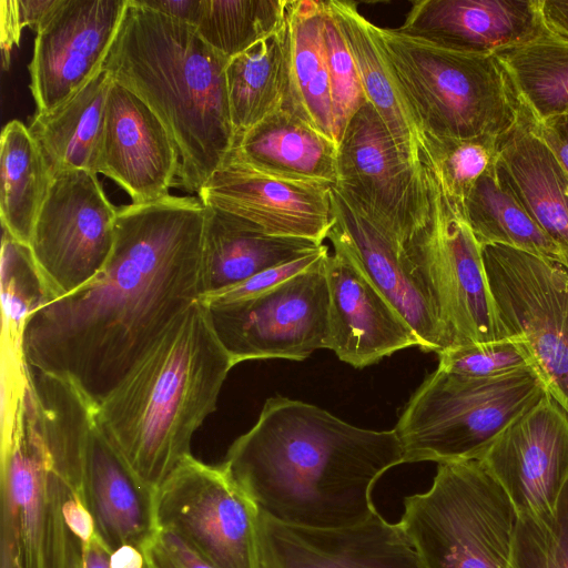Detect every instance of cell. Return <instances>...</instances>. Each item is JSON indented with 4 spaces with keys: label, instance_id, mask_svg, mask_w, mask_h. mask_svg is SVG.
<instances>
[{
    "label": "cell",
    "instance_id": "9",
    "mask_svg": "<svg viewBox=\"0 0 568 568\" xmlns=\"http://www.w3.org/2000/svg\"><path fill=\"white\" fill-rule=\"evenodd\" d=\"M333 222L326 239L344 248L408 322L424 352L453 345L434 225L426 216L406 237H394L332 189Z\"/></svg>",
    "mask_w": 568,
    "mask_h": 568
},
{
    "label": "cell",
    "instance_id": "2",
    "mask_svg": "<svg viewBox=\"0 0 568 568\" xmlns=\"http://www.w3.org/2000/svg\"><path fill=\"white\" fill-rule=\"evenodd\" d=\"M404 463L395 429L354 426L296 399L271 397L221 466L257 509L291 526L333 529L377 510L372 490Z\"/></svg>",
    "mask_w": 568,
    "mask_h": 568
},
{
    "label": "cell",
    "instance_id": "39",
    "mask_svg": "<svg viewBox=\"0 0 568 568\" xmlns=\"http://www.w3.org/2000/svg\"><path fill=\"white\" fill-rule=\"evenodd\" d=\"M437 355L438 368L474 378H493L534 368L524 345L513 337L452 345Z\"/></svg>",
    "mask_w": 568,
    "mask_h": 568
},
{
    "label": "cell",
    "instance_id": "14",
    "mask_svg": "<svg viewBox=\"0 0 568 568\" xmlns=\"http://www.w3.org/2000/svg\"><path fill=\"white\" fill-rule=\"evenodd\" d=\"M334 187L394 237L412 234L428 211L423 166L417 171L402 159L369 102L352 116L338 141Z\"/></svg>",
    "mask_w": 568,
    "mask_h": 568
},
{
    "label": "cell",
    "instance_id": "34",
    "mask_svg": "<svg viewBox=\"0 0 568 568\" xmlns=\"http://www.w3.org/2000/svg\"><path fill=\"white\" fill-rule=\"evenodd\" d=\"M288 0H193L186 21L214 50L232 58L276 32Z\"/></svg>",
    "mask_w": 568,
    "mask_h": 568
},
{
    "label": "cell",
    "instance_id": "35",
    "mask_svg": "<svg viewBox=\"0 0 568 568\" xmlns=\"http://www.w3.org/2000/svg\"><path fill=\"white\" fill-rule=\"evenodd\" d=\"M1 296L2 339L21 345L23 326L31 313L49 302L29 245L2 229Z\"/></svg>",
    "mask_w": 568,
    "mask_h": 568
},
{
    "label": "cell",
    "instance_id": "21",
    "mask_svg": "<svg viewBox=\"0 0 568 568\" xmlns=\"http://www.w3.org/2000/svg\"><path fill=\"white\" fill-rule=\"evenodd\" d=\"M325 262L328 286V349L357 368L420 341L403 315L351 255L333 245Z\"/></svg>",
    "mask_w": 568,
    "mask_h": 568
},
{
    "label": "cell",
    "instance_id": "32",
    "mask_svg": "<svg viewBox=\"0 0 568 568\" xmlns=\"http://www.w3.org/2000/svg\"><path fill=\"white\" fill-rule=\"evenodd\" d=\"M52 179L29 129L9 121L0 141V216L2 229L26 245Z\"/></svg>",
    "mask_w": 568,
    "mask_h": 568
},
{
    "label": "cell",
    "instance_id": "13",
    "mask_svg": "<svg viewBox=\"0 0 568 568\" xmlns=\"http://www.w3.org/2000/svg\"><path fill=\"white\" fill-rule=\"evenodd\" d=\"M159 528L215 568H257L258 509L224 468L186 457L155 490Z\"/></svg>",
    "mask_w": 568,
    "mask_h": 568
},
{
    "label": "cell",
    "instance_id": "22",
    "mask_svg": "<svg viewBox=\"0 0 568 568\" xmlns=\"http://www.w3.org/2000/svg\"><path fill=\"white\" fill-rule=\"evenodd\" d=\"M397 29L444 49L480 55L549 33L540 0H418Z\"/></svg>",
    "mask_w": 568,
    "mask_h": 568
},
{
    "label": "cell",
    "instance_id": "46",
    "mask_svg": "<svg viewBox=\"0 0 568 568\" xmlns=\"http://www.w3.org/2000/svg\"><path fill=\"white\" fill-rule=\"evenodd\" d=\"M111 550L95 534L91 541L84 547L83 568H110Z\"/></svg>",
    "mask_w": 568,
    "mask_h": 568
},
{
    "label": "cell",
    "instance_id": "23",
    "mask_svg": "<svg viewBox=\"0 0 568 568\" xmlns=\"http://www.w3.org/2000/svg\"><path fill=\"white\" fill-rule=\"evenodd\" d=\"M83 496L95 532L111 552L124 545L143 551L159 530L155 489L131 469L95 418L85 449Z\"/></svg>",
    "mask_w": 568,
    "mask_h": 568
},
{
    "label": "cell",
    "instance_id": "26",
    "mask_svg": "<svg viewBox=\"0 0 568 568\" xmlns=\"http://www.w3.org/2000/svg\"><path fill=\"white\" fill-rule=\"evenodd\" d=\"M496 171L534 221L568 256V179L525 113L500 139Z\"/></svg>",
    "mask_w": 568,
    "mask_h": 568
},
{
    "label": "cell",
    "instance_id": "12",
    "mask_svg": "<svg viewBox=\"0 0 568 568\" xmlns=\"http://www.w3.org/2000/svg\"><path fill=\"white\" fill-rule=\"evenodd\" d=\"M116 216L98 174L72 170L53 176L29 243L49 302L75 292L103 270Z\"/></svg>",
    "mask_w": 568,
    "mask_h": 568
},
{
    "label": "cell",
    "instance_id": "41",
    "mask_svg": "<svg viewBox=\"0 0 568 568\" xmlns=\"http://www.w3.org/2000/svg\"><path fill=\"white\" fill-rule=\"evenodd\" d=\"M55 2L57 0L0 1V38L4 69L10 65L12 48L19 45L22 30L28 27L37 31Z\"/></svg>",
    "mask_w": 568,
    "mask_h": 568
},
{
    "label": "cell",
    "instance_id": "38",
    "mask_svg": "<svg viewBox=\"0 0 568 568\" xmlns=\"http://www.w3.org/2000/svg\"><path fill=\"white\" fill-rule=\"evenodd\" d=\"M323 37L337 143L357 110L367 102L354 58L325 1Z\"/></svg>",
    "mask_w": 568,
    "mask_h": 568
},
{
    "label": "cell",
    "instance_id": "4",
    "mask_svg": "<svg viewBox=\"0 0 568 568\" xmlns=\"http://www.w3.org/2000/svg\"><path fill=\"white\" fill-rule=\"evenodd\" d=\"M227 61L194 27L129 0L103 63L163 122L179 152L178 179L191 193L200 192L234 143Z\"/></svg>",
    "mask_w": 568,
    "mask_h": 568
},
{
    "label": "cell",
    "instance_id": "5",
    "mask_svg": "<svg viewBox=\"0 0 568 568\" xmlns=\"http://www.w3.org/2000/svg\"><path fill=\"white\" fill-rule=\"evenodd\" d=\"M384 47L424 136L501 139L524 111L496 54L462 53L382 28Z\"/></svg>",
    "mask_w": 568,
    "mask_h": 568
},
{
    "label": "cell",
    "instance_id": "25",
    "mask_svg": "<svg viewBox=\"0 0 568 568\" xmlns=\"http://www.w3.org/2000/svg\"><path fill=\"white\" fill-rule=\"evenodd\" d=\"M338 144L282 106L235 139L226 159L263 174L335 185Z\"/></svg>",
    "mask_w": 568,
    "mask_h": 568
},
{
    "label": "cell",
    "instance_id": "45",
    "mask_svg": "<svg viewBox=\"0 0 568 568\" xmlns=\"http://www.w3.org/2000/svg\"><path fill=\"white\" fill-rule=\"evenodd\" d=\"M110 568H146L144 554L134 546H121L111 552Z\"/></svg>",
    "mask_w": 568,
    "mask_h": 568
},
{
    "label": "cell",
    "instance_id": "29",
    "mask_svg": "<svg viewBox=\"0 0 568 568\" xmlns=\"http://www.w3.org/2000/svg\"><path fill=\"white\" fill-rule=\"evenodd\" d=\"M324 12V1H287L288 92L284 108L337 143L323 37Z\"/></svg>",
    "mask_w": 568,
    "mask_h": 568
},
{
    "label": "cell",
    "instance_id": "8",
    "mask_svg": "<svg viewBox=\"0 0 568 568\" xmlns=\"http://www.w3.org/2000/svg\"><path fill=\"white\" fill-rule=\"evenodd\" d=\"M1 487L2 568H83L63 513L78 491L50 464L29 388L2 415Z\"/></svg>",
    "mask_w": 568,
    "mask_h": 568
},
{
    "label": "cell",
    "instance_id": "3",
    "mask_svg": "<svg viewBox=\"0 0 568 568\" xmlns=\"http://www.w3.org/2000/svg\"><path fill=\"white\" fill-rule=\"evenodd\" d=\"M233 366L201 298L94 409L95 422L131 469L156 490L192 455V437L216 409Z\"/></svg>",
    "mask_w": 568,
    "mask_h": 568
},
{
    "label": "cell",
    "instance_id": "6",
    "mask_svg": "<svg viewBox=\"0 0 568 568\" xmlns=\"http://www.w3.org/2000/svg\"><path fill=\"white\" fill-rule=\"evenodd\" d=\"M546 393L534 368L474 378L437 367L412 395L394 428L404 463L478 460Z\"/></svg>",
    "mask_w": 568,
    "mask_h": 568
},
{
    "label": "cell",
    "instance_id": "28",
    "mask_svg": "<svg viewBox=\"0 0 568 568\" xmlns=\"http://www.w3.org/2000/svg\"><path fill=\"white\" fill-rule=\"evenodd\" d=\"M112 78L103 68L55 109L37 112L30 125L52 178L64 171L99 174L105 102Z\"/></svg>",
    "mask_w": 568,
    "mask_h": 568
},
{
    "label": "cell",
    "instance_id": "44",
    "mask_svg": "<svg viewBox=\"0 0 568 568\" xmlns=\"http://www.w3.org/2000/svg\"><path fill=\"white\" fill-rule=\"evenodd\" d=\"M540 14L546 30L568 42V0H540Z\"/></svg>",
    "mask_w": 568,
    "mask_h": 568
},
{
    "label": "cell",
    "instance_id": "16",
    "mask_svg": "<svg viewBox=\"0 0 568 568\" xmlns=\"http://www.w3.org/2000/svg\"><path fill=\"white\" fill-rule=\"evenodd\" d=\"M518 517L549 519L568 483V414L546 393L478 459Z\"/></svg>",
    "mask_w": 568,
    "mask_h": 568
},
{
    "label": "cell",
    "instance_id": "27",
    "mask_svg": "<svg viewBox=\"0 0 568 568\" xmlns=\"http://www.w3.org/2000/svg\"><path fill=\"white\" fill-rule=\"evenodd\" d=\"M204 206V295L234 286L325 245L307 239L271 235L243 217Z\"/></svg>",
    "mask_w": 568,
    "mask_h": 568
},
{
    "label": "cell",
    "instance_id": "19",
    "mask_svg": "<svg viewBox=\"0 0 568 568\" xmlns=\"http://www.w3.org/2000/svg\"><path fill=\"white\" fill-rule=\"evenodd\" d=\"M422 164L453 345L506 338L486 277L481 245L436 172L425 160Z\"/></svg>",
    "mask_w": 568,
    "mask_h": 568
},
{
    "label": "cell",
    "instance_id": "24",
    "mask_svg": "<svg viewBox=\"0 0 568 568\" xmlns=\"http://www.w3.org/2000/svg\"><path fill=\"white\" fill-rule=\"evenodd\" d=\"M354 58L367 102L377 111L402 159L422 170L425 136L386 54L382 28L353 1H325Z\"/></svg>",
    "mask_w": 568,
    "mask_h": 568
},
{
    "label": "cell",
    "instance_id": "40",
    "mask_svg": "<svg viewBox=\"0 0 568 568\" xmlns=\"http://www.w3.org/2000/svg\"><path fill=\"white\" fill-rule=\"evenodd\" d=\"M327 254L328 246L324 245L321 250L314 253L264 270L234 286L206 294L202 300L205 303L231 302L257 295L307 271Z\"/></svg>",
    "mask_w": 568,
    "mask_h": 568
},
{
    "label": "cell",
    "instance_id": "30",
    "mask_svg": "<svg viewBox=\"0 0 568 568\" xmlns=\"http://www.w3.org/2000/svg\"><path fill=\"white\" fill-rule=\"evenodd\" d=\"M225 80L235 141L285 104L288 92L285 20L276 32L230 58Z\"/></svg>",
    "mask_w": 568,
    "mask_h": 568
},
{
    "label": "cell",
    "instance_id": "10",
    "mask_svg": "<svg viewBox=\"0 0 568 568\" xmlns=\"http://www.w3.org/2000/svg\"><path fill=\"white\" fill-rule=\"evenodd\" d=\"M481 254L506 336L524 345L568 414V266L504 245H483Z\"/></svg>",
    "mask_w": 568,
    "mask_h": 568
},
{
    "label": "cell",
    "instance_id": "37",
    "mask_svg": "<svg viewBox=\"0 0 568 568\" xmlns=\"http://www.w3.org/2000/svg\"><path fill=\"white\" fill-rule=\"evenodd\" d=\"M507 568H568V483L552 517H518Z\"/></svg>",
    "mask_w": 568,
    "mask_h": 568
},
{
    "label": "cell",
    "instance_id": "43",
    "mask_svg": "<svg viewBox=\"0 0 568 568\" xmlns=\"http://www.w3.org/2000/svg\"><path fill=\"white\" fill-rule=\"evenodd\" d=\"M532 126L554 153L568 179V115L540 125L532 123Z\"/></svg>",
    "mask_w": 568,
    "mask_h": 568
},
{
    "label": "cell",
    "instance_id": "17",
    "mask_svg": "<svg viewBox=\"0 0 568 568\" xmlns=\"http://www.w3.org/2000/svg\"><path fill=\"white\" fill-rule=\"evenodd\" d=\"M256 552L257 568H423L398 523L377 510L333 529L285 525L258 510Z\"/></svg>",
    "mask_w": 568,
    "mask_h": 568
},
{
    "label": "cell",
    "instance_id": "33",
    "mask_svg": "<svg viewBox=\"0 0 568 568\" xmlns=\"http://www.w3.org/2000/svg\"><path fill=\"white\" fill-rule=\"evenodd\" d=\"M496 57L535 125L568 115V42L548 33Z\"/></svg>",
    "mask_w": 568,
    "mask_h": 568
},
{
    "label": "cell",
    "instance_id": "18",
    "mask_svg": "<svg viewBox=\"0 0 568 568\" xmlns=\"http://www.w3.org/2000/svg\"><path fill=\"white\" fill-rule=\"evenodd\" d=\"M333 186L270 176L226 159L197 195L204 205L243 217L271 235L324 243L333 222Z\"/></svg>",
    "mask_w": 568,
    "mask_h": 568
},
{
    "label": "cell",
    "instance_id": "15",
    "mask_svg": "<svg viewBox=\"0 0 568 568\" xmlns=\"http://www.w3.org/2000/svg\"><path fill=\"white\" fill-rule=\"evenodd\" d=\"M129 0H57L37 29L28 65L37 112L81 90L102 68Z\"/></svg>",
    "mask_w": 568,
    "mask_h": 568
},
{
    "label": "cell",
    "instance_id": "42",
    "mask_svg": "<svg viewBox=\"0 0 568 568\" xmlns=\"http://www.w3.org/2000/svg\"><path fill=\"white\" fill-rule=\"evenodd\" d=\"M146 568H215L175 532L159 528L143 549Z\"/></svg>",
    "mask_w": 568,
    "mask_h": 568
},
{
    "label": "cell",
    "instance_id": "1",
    "mask_svg": "<svg viewBox=\"0 0 568 568\" xmlns=\"http://www.w3.org/2000/svg\"><path fill=\"white\" fill-rule=\"evenodd\" d=\"M200 197L118 207L103 270L27 318L24 362L73 385L97 409L171 324L205 294Z\"/></svg>",
    "mask_w": 568,
    "mask_h": 568
},
{
    "label": "cell",
    "instance_id": "31",
    "mask_svg": "<svg viewBox=\"0 0 568 568\" xmlns=\"http://www.w3.org/2000/svg\"><path fill=\"white\" fill-rule=\"evenodd\" d=\"M462 211L481 246H509L568 266L567 254L500 181L496 166L475 183Z\"/></svg>",
    "mask_w": 568,
    "mask_h": 568
},
{
    "label": "cell",
    "instance_id": "20",
    "mask_svg": "<svg viewBox=\"0 0 568 568\" xmlns=\"http://www.w3.org/2000/svg\"><path fill=\"white\" fill-rule=\"evenodd\" d=\"M179 171V152L163 122L136 94L112 79L99 173L119 184L133 204H141L170 195Z\"/></svg>",
    "mask_w": 568,
    "mask_h": 568
},
{
    "label": "cell",
    "instance_id": "7",
    "mask_svg": "<svg viewBox=\"0 0 568 568\" xmlns=\"http://www.w3.org/2000/svg\"><path fill=\"white\" fill-rule=\"evenodd\" d=\"M518 515L479 460L438 464L398 521L423 568H507Z\"/></svg>",
    "mask_w": 568,
    "mask_h": 568
},
{
    "label": "cell",
    "instance_id": "36",
    "mask_svg": "<svg viewBox=\"0 0 568 568\" xmlns=\"http://www.w3.org/2000/svg\"><path fill=\"white\" fill-rule=\"evenodd\" d=\"M500 139L425 136L423 160L436 172L448 195L462 207L475 183L496 166ZM463 212V211H462Z\"/></svg>",
    "mask_w": 568,
    "mask_h": 568
},
{
    "label": "cell",
    "instance_id": "11",
    "mask_svg": "<svg viewBox=\"0 0 568 568\" xmlns=\"http://www.w3.org/2000/svg\"><path fill=\"white\" fill-rule=\"evenodd\" d=\"M327 256L257 295L231 302L203 301L234 365L268 358L303 361L328 347Z\"/></svg>",
    "mask_w": 568,
    "mask_h": 568
}]
</instances>
